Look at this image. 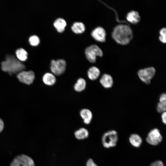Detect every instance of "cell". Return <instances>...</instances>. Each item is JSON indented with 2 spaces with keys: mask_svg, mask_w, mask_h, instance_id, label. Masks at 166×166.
<instances>
[{
  "mask_svg": "<svg viewBox=\"0 0 166 166\" xmlns=\"http://www.w3.org/2000/svg\"><path fill=\"white\" fill-rule=\"evenodd\" d=\"M10 166H35L33 160L27 155L22 154L15 157L11 162Z\"/></svg>",
  "mask_w": 166,
  "mask_h": 166,
  "instance_id": "cell-7",
  "label": "cell"
},
{
  "mask_svg": "<svg viewBox=\"0 0 166 166\" xmlns=\"http://www.w3.org/2000/svg\"><path fill=\"white\" fill-rule=\"evenodd\" d=\"M149 166H165L163 162L160 160L155 161L152 163Z\"/></svg>",
  "mask_w": 166,
  "mask_h": 166,
  "instance_id": "cell-25",
  "label": "cell"
},
{
  "mask_svg": "<svg viewBox=\"0 0 166 166\" xmlns=\"http://www.w3.org/2000/svg\"><path fill=\"white\" fill-rule=\"evenodd\" d=\"M100 71L97 67L93 66L90 67L88 70L87 75L89 78L91 80L97 79L100 76Z\"/></svg>",
  "mask_w": 166,
  "mask_h": 166,
  "instance_id": "cell-15",
  "label": "cell"
},
{
  "mask_svg": "<svg viewBox=\"0 0 166 166\" xmlns=\"http://www.w3.org/2000/svg\"><path fill=\"white\" fill-rule=\"evenodd\" d=\"M126 19L130 22L133 24H136L139 22L140 18L137 11L132 10L127 14Z\"/></svg>",
  "mask_w": 166,
  "mask_h": 166,
  "instance_id": "cell-14",
  "label": "cell"
},
{
  "mask_svg": "<svg viewBox=\"0 0 166 166\" xmlns=\"http://www.w3.org/2000/svg\"><path fill=\"white\" fill-rule=\"evenodd\" d=\"M161 120L162 122L164 124H166V111L161 113Z\"/></svg>",
  "mask_w": 166,
  "mask_h": 166,
  "instance_id": "cell-27",
  "label": "cell"
},
{
  "mask_svg": "<svg viewBox=\"0 0 166 166\" xmlns=\"http://www.w3.org/2000/svg\"><path fill=\"white\" fill-rule=\"evenodd\" d=\"M42 80L44 83L46 85L52 86L55 83L56 79L55 75L53 73H47L43 75Z\"/></svg>",
  "mask_w": 166,
  "mask_h": 166,
  "instance_id": "cell-13",
  "label": "cell"
},
{
  "mask_svg": "<svg viewBox=\"0 0 166 166\" xmlns=\"http://www.w3.org/2000/svg\"><path fill=\"white\" fill-rule=\"evenodd\" d=\"M74 134L76 138L79 140H82L87 138L89 136L88 130L84 128H81L76 131Z\"/></svg>",
  "mask_w": 166,
  "mask_h": 166,
  "instance_id": "cell-16",
  "label": "cell"
},
{
  "mask_svg": "<svg viewBox=\"0 0 166 166\" xmlns=\"http://www.w3.org/2000/svg\"><path fill=\"white\" fill-rule=\"evenodd\" d=\"M4 127V124L2 120L0 118V132L3 130Z\"/></svg>",
  "mask_w": 166,
  "mask_h": 166,
  "instance_id": "cell-28",
  "label": "cell"
},
{
  "mask_svg": "<svg viewBox=\"0 0 166 166\" xmlns=\"http://www.w3.org/2000/svg\"><path fill=\"white\" fill-rule=\"evenodd\" d=\"M100 82L104 88L109 89L112 87L113 85V80L111 75L104 73L100 78Z\"/></svg>",
  "mask_w": 166,
  "mask_h": 166,
  "instance_id": "cell-11",
  "label": "cell"
},
{
  "mask_svg": "<svg viewBox=\"0 0 166 166\" xmlns=\"http://www.w3.org/2000/svg\"><path fill=\"white\" fill-rule=\"evenodd\" d=\"M166 30L165 28H163L160 31V35L159 36V39L160 41L163 43H165L166 42Z\"/></svg>",
  "mask_w": 166,
  "mask_h": 166,
  "instance_id": "cell-24",
  "label": "cell"
},
{
  "mask_svg": "<svg viewBox=\"0 0 166 166\" xmlns=\"http://www.w3.org/2000/svg\"><path fill=\"white\" fill-rule=\"evenodd\" d=\"M118 140L117 132L114 130H111L105 132L102 137V143L105 148H109L115 147Z\"/></svg>",
  "mask_w": 166,
  "mask_h": 166,
  "instance_id": "cell-3",
  "label": "cell"
},
{
  "mask_svg": "<svg viewBox=\"0 0 166 166\" xmlns=\"http://www.w3.org/2000/svg\"><path fill=\"white\" fill-rule=\"evenodd\" d=\"M66 65V62L64 59L52 60L51 62L50 70L54 75L60 76L65 72Z\"/></svg>",
  "mask_w": 166,
  "mask_h": 166,
  "instance_id": "cell-6",
  "label": "cell"
},
{
  "mask_svg": "<svg viewBox=\"0 0 166 166\" xmlns=\"http://www.w3.org/2000/svg\"><path fill=\"white\" fill-rule=\"evenodd\" d=\"M29 41L31 45L34 46L38 45L40 42L39 37L35 35L30 36L29 38Z\"/></svg>",
  "mask_w": 166,
  "mask_h": 166,
  "instance_id": "cell-23",
  "label": "cell"
},
{
  "mask_svg": "<svg viewBox=\"0 0 166 166\" xmlns=\"http://www.w3.org/2000/svg\"><path fill=\"white\" fill-rule=\"evenodd\" d=\"M91 34L92 37L97 41L103 42L105 40L106 32L102 27L98 26L92 31Z\"/></svg>",
  "mask_w": 166,
  "mask_h": 166,
  "instance_id": "cell-10",
  "label": "cell"
},
{
  "mask_svg": "<svg viewBox=\"0 0 166 166\" xmlns=\"http://www.w3.org/2000/svg\"><path fill=\"white\" fill-rule=\"evenodd\" d=\"M2 70L10 74L20 72L25 68V66L14 56L8 55L1 63Z\"/></svg>",
  "mask_w": 166,
  "mask_h": 166,
  "instance_id": "cell-2",
  "label": "cell"
},
{
  "mask_svg": "<svg viewBox=\"0 0 166 166\" xmlns=\"http://www.w3.org/2000/svg\"><path fill=\"white\" fill-rule=\"evenodd\" d=\"M86 166H98L94 162L93 160L89 158L88 159L86 162Z\"/></svg>",
  "mask_w": 166,
  "mask_h": 166,
  "instance_id": "cell-26",
  "label": "cell"
},
{
  "mask_svg": "<svg viewBox=\"0 0 166 166\" xmlns=\"http://www.w3.org/2000/svg\"><path fill=\"white\" fill-rule=\"evenodd\" d=\"M80 115L85 124H88L90 123L93 118V114L90 110L87 109H81L80 112Z\"/></svg>",
  "mask_w": 166,
  "mask_h": 166,
  "instance_id": "cell-12",
  "label": "cell"
},
{
  "mask_svg": "<svg viewBox=\"0 0 166 166\" xmlns=\"http://www.w3.org/2000/svg\"><path fill=\"white\" fill-rule=\"evenodd\" d=\"M156 73L155 68L150 67L139 69L137 72L138 77L140 80L146 84H150Z\"/></svg>",
  "mask_w": 166,
  "mask_h": 166,
  "instance_id": "cell-4",
  "label": "cell"
},
{
  "mask_svg": "<svg viewBox=\"0 0 166 166\" xmlns=\"http://www.w3.org/2000/svg\"><path fill=\"white\" fill-rule=\"evenodd\" d=\"M166 109V99L159 98V102L156 106V110L158 113H162L165 112Z\"/></svg>",
  "mask_w": 166,
  "mask_h": 166,
  "instance_id": "cell-22",
  "label": "cell"
},
{
  "mask_svg": "<svg viewBox=\"0 0 166 166\" xmlns=\"http://www.w3.org/2000/svg\"><path fill=\"white\" fill-rule=\"evenodd\" d=\"M86 85L85 80L83 78H80L77 80L74 85L73 88L76 91L81 92L85 89Z\"/></svg>",
  "mask_w": 166,
  "mask_h": 166,
  "instance_id": "cell-19",
  "label": "cell"
},
{
  "mask_svg": "<svg viewBox=\"0 0 166 166\" xmlns=\"http://www.w3.org/2000/svg\"><path fill=\"white\" fill-rule=\"evenodd\" d=\"M16 54L18 60L20 61H24L27 58L28 53L23 48H20L17 50Z\"/></svg>",
  "mask_w": 166,
  "mask_h": 166,
  "instance_id": "cell-21",
  "label": "cell"
},
{
  "mask_svg": "<svg viewBox=\"0 0 166 166\" xmlns=\"http://www.w3.org/2000/svg\"><path fill=\"white\" fill-rule=\"evenodd\" d=\"M85 53L87 59L92 63L96 62L97 56L101 57L103 54L102 51L96 45H92L87 47L85 50Z\"/></svg>",
  "mask_w": 166,
  "mask_h": 166,
  "instance_id": "cell-5",
  "label": "cell"
},
{
  "mask_svg": "<svg viewBox=\"0 0 166 166\" xmlns=\"http://www.w3.org/2000/svg\"><path fill=\"white\" fill-rule=\"evenodd\" d=\"M53 25L57 31L59 33L63 32L66 25L65 21L61 18H58L54 21Z\"/></svg>",
  "mask_w": 166,
  "mask_h": 166,
  "instance_id": "cell-17",
  "label": "cell"
},
{
  "mask_svg": "<svg viewBox=\"0 0 166 166\" xmlns=\"http://www.w3.org/2000/svg\"><path fill=\"white\" fill-rule=\"evenodd\" d=\"M162 140V137L160 130L157 128H154L148 132L146 138V141L150 145H157Z\"/></svg>",
  "mask_w": 166,
  "mask_h": 166,
  "instance_id": "cell-8",
  "label": "cell"
},
{
  "mask_svg": "<svg viewBox=\"0 0 166 166\" xmlns=\"http://www.w3.org/2000/svg\"><path fill=\"white\" fill-rule=\"evenodd\" d=\"M113 38L118 43L127 45L131 40L133 34L130 28L126 25H119L115 26L112 33Z\"/></svg>",
  "mask_w": 166,
  "mask_h": 166,
  "instance_id": "cell-1",
  "label": "cell"
},
{
  "mask_svg": "<svg viewBox=\"0 0 166 166\" xmlns=\"http://www.w3.org/2000/svg\"><path fill=\"white\" fill-rule=\"evenodd\" d=\"M129 141L132 145L135 147L138 148L141 145L142 140L139 135L133 134L129 137Z\"/></svg>",
  "mask_w": 166,
  "mask_h": 166,
  "instance_id": "cell-18",
  "label": "cell"
},
{
  "mask_svg": "<svg viewBox=\"0 0 166 166\" xmlns=\"http://www.w3.org/2000/svg\"><path fill=\"white\" fill-rule=\"evenodd\" d=\"M71 28L73 31L77 34L82 33L85 30L84 24L81 22H75L73 23Z\"/></svg>",
  "mask_w": 166,
  "mask_h": 166,
  "instance_id": "cell-20",
  "label": "cell"
},
{
  "mask_svg": "<svg viewBox=\"0 0 166 166\" xmlns=\"http://www.w3.org/2000/svg\"><path fill=\"white\" fill-rule=\"evenodd\" d=\"M17 77L20 82L30 85L33 82L35 78V74L31 71H22L18 73Z\"/></svg>",
  "mask_w": 166,
  "mask_h": 166,
  "instance_id": "cell-9",
  "label": "cell"
}]
</instances>
